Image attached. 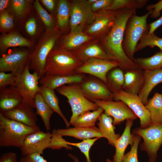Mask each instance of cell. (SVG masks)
I'll use <instances>...</instances> for the list:
<instances>
[{
	"label": "cell",
	"mask_w": 162,
	"mask_h": 162,
	"mask_svg": "<svg viewBox=\"0 0 162 162\" xmlns=\"http://www.w3.org/2000/svg\"><path fill=\"white\" fill-rule=\"evenodd\" d=\"M113 0H97L91 5L93 11L96 13L108 7L111 4Z\"/></svg>",
	"instance_id": "obj_45"
},
{
	"label": "cell",
	"mask_w": 162,
	"mask_h": 162,
	"mask_svg": "<svg viewBox=\"0 0 162 162\" xmlns=\"http://www.w3.org/2000/svg\"><path fill=\"white\" fill-rule=\"evenodd\" d=\"M162 25V16L158 20L149 24V32L150 33H154L157 28Z\"/></svg>",
	"instance_id": "obj_49"
},
{
	"label": "cell",
	"mask_w": 162,
	"mask_h": 162,
	"mask_svg": "<svg viewBox=\"0 0 162 162\" xmlns=\"http://www.w3.org/2000/svg\"><path fill=\"white\" fill-rule=\"evenodd\" d=\"M133 62L139 69L143 70L160 68H162V51L148 58H134Z\"/></svg>",
	"instance_id": "obj_32"
},
{
	"label": "cell",
	"mask_w": 162,
	"mask_h": 162,
	"mask_svg": "<svg viewBox=\"0 0 162 162\" xmlns=\"http://www.w3.org/2000/svg\"><path fill=\"white\" fill-rule=\"evenodd\" d=\"M31 1L12 0L9 6L13 14L18 18L21 19L28 13L30 8Z\"/></svg>",
	"instance_id": "obj_37"
},
{
	"label": "cell",
	"mask_w": 162,
	"mask_h": 162,
	"mask_svg": "<svg viewBox=\"0 0 162 162\" xmlns=\"http://www.w3.org/2000/svg\"><path fill=\"white\" fill-rule=\"evenodd\" d=\"M145 106L149 112L151 124L162 125V95L156 92Z\"/></svg>",
	"instance_id": "obj_28"
},
{
	"label": "cell",
	"mask_w": 162,
	"mask_h": 162,
	"mask_svg": "<svg viewBox=\"0 0 162 162\" xmlns=\"http://www.w3.org/2000/svg\"><path fill=\"white\" fill-rule=\"evenodd\" d=\"M40 130L5 117L0 112V146L20 148L28 135Z\"/></svg>",
	"instance_id": "obj_2"
},
{
	"label": "cell",
	"mask_w": 162,
	"mask_h": 162,
	"mask_svg": "<svg viewBox=\"0 0 162 162\" xmlns=\"http://www.w3.org/2000/svg\"><path fill=\"white\" fill-rule=\"evenodd\" d=\"M84 78L82 74H75L67 76L46 74L40 78L39 82L41 86L55 90L66 84L80 83Z\"/></svg>",
	"instance_id": "obj_20"
},
{
	"label": "cell",
	"mask_w": 162,
	"mask_h": 162,
	"mask_svg": "<svg viewBox=\"0 0 162 162\" xmlns=\"http://www.w3.org/2000/svg\"><path fill=\"white\" fill-rule=\"evenodd\" d=\"M144 71L140 69L125 71L123 90L127 93L138 95L144 82Z\"/></svg>",
	"instance_id": "obj_23"
},
{
	"label": "cell",
	"mask_w": 162,
	"mask_h": 162,
	"mask_svg": "<svg viewBox=\"0 0 162 162\" xmlns=\"http://www.w3.org/2000/svg\"><path fill=\"white\" fill-rule=\"evenodd\" d=\"M135 9L124 8L117 13L114 25L100 44L112 60L118 62L124 71L139 68L124 53L122 47L124 32L129 18L136 13Z\"/></svg>",
	"instance_id": "obj_1"
},
{
	"label": "cell",
	"mask_w": 162,
	"mask_h": 162,
	"mask_svg": "<svg viewBox=\"0 0 162 162\" xmlns=\"http://www.w3.org/2000/svg\"><path fill=\"white\" fill-rule=\"evenodd\" d=\"M113 94L115 101L124 102L139 118L140 128H145L151 125L149 112L138 95L127 93L123 90Z\"/></svg>",
	"instance_id": "obj_14"
},
{
	"label": "cell",
	"mask_w": 162,
	"mask_h": 162,
	"mask_svg": "<svg viewBox=\"0 0 162 162\" xmlns=\"http://www.w3.org/2000/svg\"><path fill=\"white\" fill-rule=\"evenodd\" d=\"M32 41L27 39L16 32H13L2 35L0 38V51L2 56L6 53L10 47L25 46L31 48L33 46Z\"/></svg>",
	"instance_id": "obj_26"
},
{
	"label": "cell",
	"mask_w": 162,
	"mask_h": 162,
	"mask_svg": "<svg viewBox=\"0 0 162 162\" xmlns=\"http://www.w3.org/2000/svg\"><path fill=\"white\" fill-rule=\"evenodd\" d=\"M70 2V31L78 26H83L85 27L92 23L95 18V14L87 0H74Z\"/></svg>",
	"instance_id": "obj_11"
},
{
	"label": "cell",
	"mask_w": 162,
	"mask_h": 162,
	"mask_svg": "<svg viewBox=\"0 0 162 162\" xmlns=\"http://www.w3.org/2000/svg\"><path fill=\"white\" fill-rule=\"evenodd\" d=\"M68 156L69 158H71L74 162H80L78 158L75 155L70 153L68 154Z\"/></svg>",
	"instance_id": "obj_52"
},
{
	"label": "cell",
	"mask_w": 162,
	"mask_h": 162,
	"mask_svg": "<svg viewBox=\"0 0 162 162\" xmlns=\"http://www.w3.org/2000/svg\"><path fill=\"white\" fill-rule=\"evenodd\" d=\"M133 133L143 139L142 148L147 153L149 160L155 162L157 152L162 144V125L151 124L145 128L135 129Z\"/></svg>",
	"instance_id": "obj_8"
},
{
	"label": "cell",
	"mask_w": 162,
	"mask_h": 162,
	"mask_svg": "<svg viewBox=\"0 0 162 162\" xmlns=\"http://www.w3.org/2000/svg\"><path fill=\"white\" fill-rule=\"evenodd\" d=\"M97 1V0H88L87 1L89 4L91 5Z\"/></svg>",
	"instance_id": "obj_53"
},
{
	"label": "cell",
	"mask_w": 162,
	"mask_h": 162,
	"mask_svg": "<svg viewBox=\"0 0 162 162\" xmlns=\"http://www.w3.org/2000/svg\"><path fill=\"white\" fill-rule=\"evenodd\" d=\"M10 1L9 0H0V13L5 10V9L8 7Z\"/></svg>",
	"instance_id": "obj_51"
},
{
	"label": "cell",
	"mask_w": 162,
	"mask_h": 162,
	"mask_svg": "<svg viewBox=\"0 0 162 162\" xmlns=\"http://www.w3.org/2000/svg\"><path fill=\"white\" fill-rule=\"evenodd\" d=\"M34 4L38 14L44 24L46 30H49L54 28L56 26L54 25L52 15L49 14L42 7L39 1L35 0Z\"/></svg>",
	"instance_id": "obj_38"
},
{
	"label": "cell",
	"mask_w": 162,
	"mask_h": 162,
	"mask_svg": "<svg viewBox=\"0 0 162 162\" xmlns=\"http://www.w3.org/2000/svg\"><path fill=\"white\" fill-rule=\"evenodd\" d=\"M39 92L46 102L54 112L57 113L62 118L67 128L70 124L62 112L59 106L58 99L56 95L54 90L42 86H40Z\"/></svg>",
	"instance_id": "obj_30"
},
{
	"label": "cell",
	"mask_w": 162,
	"mask_h": 162,
	"mask_svg": "<svg viewBox=\"0 0 162 162\" xmlns=\"http://www.w3.org/2000/svg\"><path fill=\"white\" fill-rule=\"evenodd\" d=\"M25 28L27 33L31 36L34 35L37 30V23L35 19L33 17L29 18L25 25Z\"/></svg>",
	"instance_id": "obj_47"
},
{
	"label": "cell",
	"mask_w": 162,
	"mask_h": 162,
	"mask_svg": "<svg viewBox=\"0 0 162 162\" xmlns=\"http://www.w3.org/2000/svg\"><path fill=\"white\" fill-rule=\"evenodd\" d=\"M79 85L84 95L89 100H114L113 94L102 81L94 79H89L83 80Z\"/></svg>",
	"instance_id": "obj_16"
},
{
	"label": "cell",
	"mask_w": 162,
	"mask_h": 162,
	"mask_svg": "<svg viewBox=\"0 0 162 162\" xmlns=\"http://www.w3.org/2000/svg\"><path fill=\"white\" fill-rule=\"evenodd\" d=\"M0 28L3 31L10 30L14 25L13 17L7 11L1 13L0 16Z\"/></svg>",
	"instance_id": "obj_43"
},
{
	"label": "cell",
	"mask_w": 162,
	"mask_h": 162,
	"mask_svg": "<svg viewBox=\"0 0 162 162\" xmlns=\"http://www.w3.org/2000/svg\"><path fill=\"white\" fill-rule=\"evenodd\" d=\"M133 120H127L126 126L122 135L115 142L114 146L116 152L113 157V162H122L125 149L129 145L132 146L134 142L135 135L131 133L130 130Z\"/></svg>",
	"instance_id": "obj_22"
},
{
	"label": "cell",
	"mask_w": 162,
	"mask_h": 162,
	"mask_svg": "<svg viewBox=\"0 0 162 162\" xmlns=\"http://www.w3.org/2000/svg\"><path fill=\"white\" fill-rule=\"evenodd\" d=\"M149 162H152L151 160H149Z\"/></svg>",
	"instance_id": "obj_55"
},
{
	"label": "cell",
	"mask_w": 162,
	"mask_h": 162,
	"mask_svg": "<svg viewBox=\"0 0 162 162\" xmlns=\"http://www.w3.org/2000/svg\"><path fill=\"white\" fill-rule=\"evenodd\" d=\"M34 102L36 114L41 118L46 130H49L50 119L54 111L46 102L39 92L36 95Z\"/></svg>",
	"instance_id": "obj_31"
},
{
	"label": "cell",
	"mask_w": 162,
	"mask_h": 162,
	"mask_svg": "<svg viewBox=\"0 0 162 162\" xmlns=\"http://www.w3.org/2000/svg\"><path fill=\"white\" fill-rule=\"evenodd\" d=\"M119 63L116 61L97 58H90L75 70L77 74H87L93 75L107 84L106 75L111 69L120 67Z\"/></svg>",
	"instance_id": "obj_10"
},
{
	"label": "cell",
	"mask_w": 162,
	"mask_h": 162,
	"mask_svg": "<svg viewBox=\"0 0 162 162\" xmlns=\"http://www.w3.org/2000/svg\"></svg>",
	"instance_id": "obj_56"
},
{
	"label": "cell",
	"mask_w": 162,
	"mask_h": 162,
	"mask_svg": "<svg viewBox=\"0 0 162 162\" xmlns=\"http://www.w3.org/2000/svg\"><path fill=\"white\" fill-rule=\"evenodd\" d=\"M61 32L57 26L46 30L32 51L29 59V69L37 73L41 78L46 74V61L50 52L61 36Z\"/></svg>",
	"instance_id": "obj_4"
},
{
	"label": "cell",
	"mask_w": 162,
	"mask_h": 162,
	"mask_svg": "<svg viewBox=\"0 0 162 162\" xmlns=\"http://www.w3.org/2000/svg\"><path fill=\"white\" fill-rule=\"evenodd\" d=\"M49 10L53 11L55 6V1L53 0H41L40 1Z\"/></svg>",
	"instance_id": "obj_50"
},
{
	"label": "cell",
	"mask_w": 162,
	"mask_h": 162,
	"mask_svg": "<svg viewBox=\"0 0 162 162\" xmlns=\"http://www.w3.org/2000/svg\"><path fill=\"white\" fill-rule=\"evenodd\" d=\"M24 101L19 92L14 87L8 86L0 90V111L11 110Z\"/></svg>",
	"instance_id": "obj_24"
},
{
	"label": "cell",
	"mask_w": 162,
	"mask_h": 162,
	"mask_svg": "<svg viewBox=\"0 0 162 162\" xmlns=\"http://www.w3.org/2000/svg\"><path fill=\"white\" fill-rule=\"evenodd\" d=\"M31 52L16 50L2 55L0 58V72L21 73L29 62Z\"/></svg>",
	"instance_id": "obj_13"
},
{
	"label": "cell",
	"mask_w": 162,
	"mask_h": 162,
	"mask_svg": "<svg viewBox=\"0 0 162 162\" xmlns=\"http://www.w3.org/2000/svg\"><path fill=\"white\" fill-rule=\"evenodd\" d=\"M106 162H113V161L111 160L110 159L108 158L107 159Z\"/></svg>",
	"instance_id": "obj_54"
},
{
	"label": "cell",
	"mask_w": 162,
	"mask_h": 162,
	"mask_svg": "<svg viewBox=\"0 0 162 162\" xmlns=\"http://www.w3.org/2000/svg\"><path fill=\"white\" fill-rule=\"evenodd\" d=\"M148 1V0H113L110 5L103 10L115 11L124 8L136 10L143 8Z\"/></svg>",
	"instance_id": "obj_35"
},
{
	"label": "cell",
	"mask_w": 162,
	"mask_h": 162,
	"mask_svg": "<svg viewBox=\"0 0 162 162\" xmlns=\"http://www.w3.org/2000/svg\"><path fill=\"white\" fill-rule=\"evenodd\" d=\"M70 16V2L66 0L58 1L57 8V26L61 29L68 27Z\"/></svg>",
	"instance_id": "obj_34"
},
{
	"label": "cell",
	"mask_w": 162,
	"mask_h": 162,
	"mask_svg": "<svg viewBox=\"0 0 162 162\" xmlns=\"http://www.w3.org/2000/svg\"><path fill=\"white\" fill-rule=\"evenodd\" d=\"M149 46L154 47L157 46L162 51V38L156 36L154 33H150L148 30L142 34L138 43L135 50V52Z\"/></svg>",
	"instance_id": "obj_36"
},
{
	"label": "cell",
	"mask_w": 162,
	"mask_h": 162,
	"mask_svg": "<svg viewBox=\"0 0 162 162\" xmlns=\"http://www.w3.org/2000/svg\"><path fill=\"white\" fill-rule=\"evenodd\" d=\"M92 101L102 108L105 114L112 117L114 125L119 124L125 120H134L137 118L131 109L122 101L95 100Z\"/></svg>",
	"instance_id": "obj_12"
},
{
	"label": "cell",
	"mask_w": 162,
	"mask_h": 162,
	"mask_svg": "<svg viewBox=\"0 0 162 162\" xmlns=\"http://www.w3.org/2000/svg\"><path fill=\"white\" fill-rule=\"evenodd\" d=\"M19 162H47L41 154H34L22 156Z\"/></svg>",
	"instance_id": "obj_46"
},
{
	"label": "cell",
	"mask_w": 162,
	"mask_h": 162,
	"mask_svg": "<svg viewBox=\"0 0 162 162\" xmlns=\"http://www.w3.org/2000/svg\"><path fill=\"white\" fill-rule=\"evenodd\" d=\"M144 82L138 96L145 105L147 103L149 94L154 88L162 83V68L156 70H143Z\"/></svg>",
	"instance_id": "obj_21"
},
{
	"label": "cell",
	"mask_w": 162,
	"mask_h": 162,
	"mask_svg": "<svg viewBox=\"0 0 162 162\" xmlns=\"http://www.w3.org/2000/svg\"><path fill=\"white\" fill-rule=\"evenodd\" d=\"M29 62L22 72L17 74L14 87L20 93L24 101L33 108H35L34 98L39 92L38 82L41 78L35 72L29 71Z\"/></svg>",
	"instance_id": "obj_7"
},
{
	"label": "cell",
	"mask_w": 162,
	"mask_h": 162,
	"mask_svg": "<svg viewBox=\"0 0 162 162\" xmlns=\"http://www.w3.org/2000/svg\"><path fill=\"white\" fill-rule=\"evenodd\" d=\"M57 130L62 136H71L82 140L92 138L103 137L99 128L95 126L58 129Z\"/></svg>",
	"instance_id": "obj_25"
},
{
	"label": "cell",
	"mask_w": 162,
	"mask_h": 162,
	"mask_svg": "<svg viewBox=\"0 0 162 162\" xmlns=\"http://www.w3.org/2000/svg\"><path fill=\"white\" fill-rule=\"evenodd\" d=\"M85 27L79 26L68 35L62 37L60 47L73 52L86 42L94 39L86 34L83 31Z\"/></svg>",
	"instance_id": "obj_19"
},
{
	"label": "cell",
	"mask_w": 162,
	"mask_h": 162,
	"mask_svg": "<svg viewBox=\"0 0 162 162\" xmlns=\"http://www.w3.org/2000/svg\"><path fill=\"white\" fill-rule=\"evenodd\" d=\"M82 63L73 52L60 47L54 48L46 59V74L58 76L74 74L76 69Z\"/></svg>",
	"instance_id": "obj_3"
},
{
	"label": "cell",
	"mask_w": 162,
	"mask_h": 162,
	"mask_svg": "<svg viewBox=\"0 0 162 162\" xmlns=\"http://www.w3.org/2000/svg\"><path fill=\"white\" fill-rule=\"evenodd\" d=\"M146 9L148 12L152 10L150 15L151 17L153 18H157L160 16V12L162 10V0L155 4L147 6Z\"/></svg>",
	"instance_id": "obj_44"
},
{
	"label": "cell",
	"mask_w": 162,
	"mask_h": 162,
	"mask_svg": "<svg viewBox=\"0 0 162 162\" xmlns=\"http://www.w3.org/2000/svg\"><path fill=\"white\" fill-rule=\"evenodd\" d=\"M152 12L139 16L134 14L128 19L124 32L122 47L127 57L133 61L136 47L144 33L148 30L147 19Z\"/></svg>",
	"instance_id": "obj_5"
},
{
	"label": "cell",
	"mask_w": 162,
	"mask_h": 162,
	"mask_svg": "<svg viewBox=\"0 0 162 162\" xmlns=\"http://www.w3.org/2000/svg\"><path fill=\"white\" fill-rule=\"evenodd\" d=\"M16 73L10 72L6 73L0 72V90L8 86L14 87L16 79Z\"/></svg>",
	"instance_id": "obj_42"
},
{
	"label": "cell",
	"mask_w": 162,
	"mask_h": 162,
	"mask_svg": "<svg viewBox=\"0 0 162 162\" xmlns=\"http://www.w3.org/2000/svg\"><path fill=\"white\" fill-rule=\"evenodd\" d=\"M52 136L50 132L40 130L28 135L20 148L22 156L34 154H43L44 150L48 148Z\"/></svg>",
	"instance_id": "obj_15"
},
{
	"label": "cell",
	"mask_w": 162,
	"mask_h": 162,
	"mask_svg": "<svg viewBox=\"0 0 162 162\" xmlns=\"http://www.w3.org/2000/svg\"><path fill=\"white\" fill-rule=\"evenodd\" d=\"M119 67L113 68L107 74V83L106 85L109 89L113 94L123 90L124 73Z\"/></svg>",
	"instance_id": "obj_29"
},
{
	"label": "cell",
	"mask_w": 162,
	"mask_h": 162,
	"mask_svg": "<svg viewBox=\"0 0 162 162\" xmlns=\"http://www.w3.org/2000/svg\"><path fill=\"white\" fill-rule=\"evenodd\" d=\"M56 90L59 93L67 98L71 106L72 115L69 122L70 125L80 115L86 112L96 110L99 107L95 103L91 101L85 96L79 84L64 85Z\"/></svg>",
	"instance_id": "obj_6"
},
{
	"label": "cell",
	"mask_w": 162,
	"mask_h": 162,
	"mask_svg": "<svg viewBox=\"0 0 162 162\" xmlns=\"http://www.w3.org/2000/svg\"><path fill=\"white\" fill-rule=\"evenodd\" d=\"M51 140L48 148L52 149H60L64 148L67 150H70L72 147L68 145L67 141L58 132L57 129H54L52 133Z\"/></svg>",
	"instance_id": "obj_40"
},
{
	"label": "cell",
	"mask_w": 162,
	"mask_h": 162,
	"mask_svg": "<svg viewBox=\"0 0 162 162\" xmlns=\"http://www.w3.org/2000/svg\"><path fill=\"white\" fill-rule=\"evenodd\" d=\"M98 123V128L103 136L106 139L109 144L114 146L115 142L120 137L119 134L115 133V128L113 124V119L104 113L99 116Z\"/></svg>",
	"instance_id": "obj_27"
},
{
	"label": "cell",
	"mask_w": 162,
	"mask_h": 162,
	"mask_svg": "<svg viewBox=\"0 0 162 162\" xmlns=\"http://www.w3.org/2000/svg\"><path fill=\"white\" fill-rule=\"evenodd\" d=\"M6 118L35 127L38 126L37 115L33 108L24 101L16 108L8 111L0 112Z\"/></svg>",
	"instance_id": "obj_17"
},
{
	"label": "cell",
	"mask_w": 162,
	"mask_h": 162,
	"mask_svg": "<svg viewBox=\"0 0 162 162\" xmlns=\"http://www.w3.org/2000/svg\"><path fill=\"white\" fill-rule=\"evenodd\" d=\"M104 110L99 107L96 110L84 112L76 117L70 124L74 127H90L95 126V123Z\"/></svg>",
	"instance_id": "obj_33"
},
{
	"label": "cell",
	"mask_w": 162,
	"mask_h": 162,
	"mask_svg": "<svg viewBox=\"0 0 162 162\" xmlns=\"http://www.w3.org/2000/svg\"><path fill=\"white\" fill-rule=\"evenodd\" d=\"M98 40L94 39L85 43L73 52L76 57L83 62L91 58L113 60L107 54Z\"/></svg>",
	"instance_id": "obj_18"
},
{
	"label": "cell",
	"mask_w": 162,
	"mask_h": 162,
	"mask_svg": "<svg viewBox=\"0 0 162 162\" xmlns=\"http://www.w3.org/2000/svg\"><path fill=\"white\" fill-rule=\"evenodd\" d=\"M118 10H103L95 13L94 21L84 32L94 39L101 40L107 35L113 27Z\"/></svg>",
	"instance_id": "obj_9"
},
{
	"label": "cell",
	"mask_w": 162,
	"mask_h": 162,
	"mask_svg": "<svg viewBox=\"0 0 162 162\" xmlns=\"http://www.w3.org/2000/svg\"><path fill=\"white\" fill-rule=\"evenodd\" d=\"M100 138L97 137L89 139L82 140L81 142L75 143L67 141V144L70 146H74L78 148L85 156L86 162H92L89 157V151L94 142Z\"/></svg>",
	"instance_id": "obj_39"
},
{
	"label": "cell",
	"mask_w": 162,
	"mask_h": 162,
	"mask_svg": "<svg viewBox=\"0 0 162 162\" xmlns=\"http://www.w3.org/2000/svg\"><path fill=\"white\" fill-rule=\"evenodd\" d=\"M0 162H18L17 154L13 152L3 153L0 157Z\"/></svg>",
	"instance_id": "obj_48"
},
{
	"label": "cell",
	"mask_w": 162,
	"mask_h": 162,
	"mask_svg": "<svg viewBox=\"0 0 162 162\" xmlns=\"http://www.w3.org/2000/svg\"><path fill=\"white\" fill-rule=\"evenodd\" d=\"M141 137L135 135L133 145L131 146L130 151L124 154L122 162H138L137 158V150L138 145Z\"/></svg>",
	"instance_id": "obj_41"
}]
</instances>
